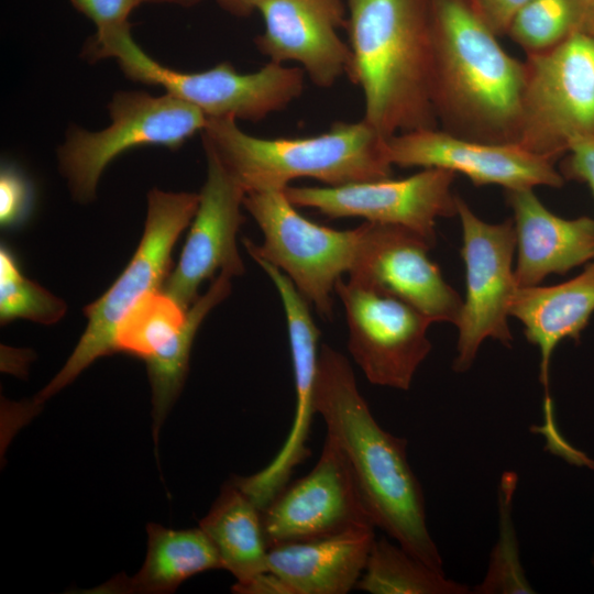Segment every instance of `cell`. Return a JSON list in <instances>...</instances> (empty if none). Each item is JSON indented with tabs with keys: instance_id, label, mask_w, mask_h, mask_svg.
Segmentation results:
<instances>
[{
	"instance_id": "obj_1",
	"label": "cell",
	"mask_w": 594,
	"mask_h": 594,
	"mask_svg": "<svg viewBox=\"0 0 594 594\" xmlns=\"http://www.w3.org/2000/svg\"><path fill=\"white\" fill-rule=\"evenodd\" d=\"M315 404L344 454L375 527L409 553L442 571L426 521L421 485L407 458V441L381 427L361 395L348 359L328 344L319 351Z\"/></svg>"
},
{
	"instance_id": "obj_2",
	"label": "cell",
	"mask_w": 594,
	"mask_h": 594,
	"mask_svg": "<svg viewBox=\"0 0 594 594\" xmlns=\"http://www.w3.org/2000/svg\"><path fill=\"white\" fill-rule=\"evenodd\" d=\"M433 105L441 129L486 143H518L525 62L509 55L470 0H429Z\"/></svg>"
},
{
	"instance_id": "obj_3",
	"label": "cell",
	"mask_w": 594,
	"mask_h": 594,
	"mask_svg": "<svg viewBox=\"0 0 594 594\" xmlns=\"http://www.w3.org/2000/svg\"><path fill=\"white\" fill-rule=\"evenodd\" d=\"M348 76L364 98L363 120L388 139L438 128L429 0H346Z\"/></svg>"
},
{
	"instance_id": "obj_4",
	"label": "cell",
	"mask_w": 594,
	"mask_h": 594,
	"mask_svg": "<svg viewBox=\"0 0 594 594\" xmlns=\"http://www.w3.org/2000/svg\"><path fill=\"white\" fill-rule=\"evenodd\" d=\"M201 136L245 194L285 190L301 177L342 186L392 176L386 139L363 119L336 122L318 135L264 139L233 119L207 118Z\"/></svg>"
},
{
	"instance_id": "obj_5",
	"label": "cell",
	"mask_w": 594,
	"mask_h": 594,
	"mask_svg": "<svg viewBox=\"0 0 594 594\" xmlns=\"http://www.w3.org/2000/svg\"><path fill=\"white\" fill-rule=\"evenodd\" d=\"M84 56L90 62L113 57L128 78L161 86L207 118L260 121L287 108L305 87L306 74L300 67L274 62L248 74L239 73L228 62L197 73L170 69L142 51L131 35L129 22L98 30L87 41Z\"/></svg>"
},
{
	"instance_id": "obj_6",
	"label": "cell",
	"mask_w": 594,
	"mask_h": 594,
	"mask_svg": "<svg viewBox=\"0 0 594 594\" xmlns=\"http://www.w3.org/2000/svg\"><path fill=\"white\" fill-rule=\"evenodd\" d=\"M199 194L153 188L142 240L128 266L112 286L85 307L88 324L72 355L33 400L41 405L73 382L100 356L114 353L116 334L128 314L148 294L158 290L169 265L172 249L194 218Z\"/></svg>"
},
{
	"instance_id": "obj_7",
	"label": "cell",
	"mask_w": 594,
	"mask_h": 594,
	"mask_svg": "<svg viewBox=\"0 0 594 594\" xmlns=\"http://www.w3.org/2000/svg\"><path fill=\"white\" fill-rule=\"evenodd\" d=\"M243 207L264 234L262 245L243 239L249 254L284 271L319 315L331 320L332 293L353 266L359 228L334 230L312 222L297 211L284 190L248 193Z\"/></svg>"
},
{
	"instance_id": "obj_8",
	"label": "cell",
	"mask_w": 594,
	"mask_h": 594,
	"mask_svg": "<svg viewBox=\"0 0 594 594\" xmlns=\"http://www.w3.org/2000/svg\"><path fill=\"white\" fill-rule=\"evenodd\" d=\"M525 68L518 144L554 162L573 142L594 136V37L575 32L528 54Z\"/></svg>"
},
{
	"instance_id": "obj_9",
	"label": "cell",
	"mask_w": 594,
	"mask_h": 594,
	"mask_svg": "<svg viewBox=\"0 0 594 594\" xmlns=\"http://www.w3.org/2000/svg\"><path fill=\"white\" fill-rule=\"evenodd\" d=\"M111 124L97 132L70 128L57 151L59 168L75 200H94L106 166L138 146L179 148L206 125V114L169 94L118 91L108 105Z\"/></svg>"
},
{
	"instance_id": "obj_10",
	"label": "cell",
	"mask_w": 594,
	"mask_h": 594,
	"mask_svg": "<svg viewBox=\"0 0 594 594\" xmlns=\"http://www.w3.org/2000/svg\"><path fill=\"white\" fill-rule=\"evenodd\" d=\"M457 215L462 227L461 256L466 292L457 323L459 337L453 369L465 372L485 339H495L507 346L513 341L508 317L518 288L513 268L516 232L512 220L483 221L459 196Z\"/></svg>"
},
{
	"instance_id": "obj_11",
	"label": "cell",
	"mask_w": 594,
	"mask_h": 594,
	"mask_svg": "<svg viewBox=\"0 0 594 594\" xmlns=\"http://www.w3.org/2000/svg\"><path fill=\"white\" fill-rule=\"evenodd\" d=\"M336 293L345 310L349 351L365 377L374 385L408 389L431 350V319L407 301L351 278H340Z\"/></svg>"
},
{
	"instance_id": "obj_12",
	"label": "cell",
	"mask_w": 594,
	"mask_h": 594,
	"mask_svg": "<svg viewBox=\"0 0 594 594\" xmlns=\"http://www.w3.org/2000/svg\"><path fill=\"white\" fill-rule=\"evenodd\" d=\"M454 177L451 170L431 167L403 179L288 186L284 191L296 207L316 209L331 219L359 217L369 222L400 226L433 246L436 220L457 215V195L451 190Z\"/></svg>"
},
{
	"instance_id": "obj_13",
	"label": "cell",
	"mask_w": 594,
	"mask_h": 594,
	"mask_svg": "<svg viewBox=\"0 0 594 594\" xmlns=\"http://www.w3.org/2000/svg\"><path fill=\"white\" fill-rule=\"evenodd\" d=\"M262 522L268 549L375 527L344 454L329 436L314 469L285 486L262 510Z\"/></svg>"
},
{
	"instance_id": "obj_14",
	"label": "cell",
	"mask_w": 594,
	"mask_h": 594,
	"mask_svg": "<svg viewBox=\"0 0 594 594\" xmlns=\"http://www.w3.org/2000/svg\"><path fill=\"white\" fill-rule=\"evenodd\" d=\"M349 278L385 290L417 308L432 322L457 326L463 299L429 257L432 245L415 231L365 221Z\"/></svg>"
},
{
	"instance_id": "obj_15",
	"label": "cell",
	"mask_w": 594,
	"mask_h": 594,
	"mask_svg": "<svg viewBox=\"0 0 594 594\" xmlns=\"http://www.w3.org/2000/svg\"><path fill=\"white\" fill-rule=\"evenodd\" d=\"M392 165L443 168L466 176L475 186L498 185L505 190L549 186L564 178L554 162L518 143H486L454 135L441 128L398 133L386 139Z\"/></svg>"
},
{
	"instance_id": "obj_16",
	"label": "cell",
	"mask_w": 594,
	"mask_h": 594,
	"mask_svg": "<svg viewBox=\"0 0 594 594\" xmlns=\"http://www.w3.org/2000/svg\"><path fill=\"white\" fill-rule=\"evenodd\" d=\"M204 150L206 182L178 264L164 287V293L185 310L199 297L201 283L217 270L231 276L245 270L235 240L244 222L241 207L245 191L218 156L207 146Z\"/></svg>"
},
{
	"instance_id": "obj_17",
	"label": "cell",
	"mask_w": 594,
	"mask_h": 594,
	"mask_svg": "<svg viewBox=\"0 0 594 594\" xmlns=\"http://www.w3.org/2000/svg\"><path fill=\"white\" fill-rule=\"evenodd\" d=\"M256 12L264 28L255 44L270 62L297 63L320 88L349 74L351 48L338 32L346 26V0H262Z\"/></svg>"
},
{
	"instance_id": "obj_18",
	"label": "cell",
	"mask_w": 594,
	"mask_h": 594,
	"mask_svg": "<svg viewBox=\"0 0 594 594\" xmlns=\"http://www.w3.org/2000/svg\"><path fill=\"white\" fill-rule=\"evenodd\" d=\"M255 262L272 279L283 302L296 392L294 420L280 450L265 468L241 480L248 495L260 506H266L285 488L295 468L309 454L307 442L312 418L317 414L315 392L320 330L311 317L309 302L290 278L266 261Z\"/></svg>"
},
{
	"instance_id": "obj_19",
	"label": "cell",
	"mask_w": 594,
	"mask_h": 594,
	"mask_svg": "<svg viewBox=\"0 0 594 594\" xmlns=\"http://www.w3.org/2000/svg\"><path fill=\"white\" fill-rule=\"evenodd\" d=\"M594 312V262L572 279L552 286L518 287L510 316L524 326L526 339L540 351L539 380L544 389L543 424L537 433L547 441L561 438L549 392V367L554 349L565 338L580 339Z\"/></svg>"
},
{
	"instance_id": "obj_20",
	"label": "cell",
	"mask_w": 594,
	"mask_h": 594,
	"mask_svg": "<svg viewBox=\"0 0 594 594\" xmlns=\"http://www.w3.org/2000/svg\"><path fill=\"white\" fill-rule=\"evenodd\" d=\"M514 213L518 287L536 286L549 274H564L594 258V220L552 213L534 188L506 190Z\"/></svg>"
},
{
	"instance_id": "obj_21",
	"label": "cell",
	"mask_w": 594,
	"mask_h": 594,
	"mask_svg": "<svg viewBox=\"0 0 594 594\" xmlns=\"http://www.w3.org/2000/svg\"><path fill=\"white\" fill-rule=\"evenodd\" d=\"M373 526L268 549V569L293 594H345L355 588L372 544Z\"/></svg>"
},
{
	"instance_id": "obj_22",
	"label": "cell",
	"mask_w": 594,
	"mask_h": 594,
	"mask_svg": "<svg viewBox=\"0 0 594 594\" xmlns=\"http://www.w3.org/2000/svg\"><path fill=\"white\" fill-rule=\"evenodd\" d=\"M146 531L147 551L141 570L132 578L118 575L94 592L166 594L193 575L222 569L215 547L200 527L176 530L148 524Z\"/></svg>"
},
{
	"instance_id": "obj_23",
	"label": "cell",
	"mask_w": 594,
	"mask_h": 594,
	"mask_svg": "<svg viewBox=\"0 0 594 594\" xmlns=\"http://www.w3.org/2000/svg\"><path fill=\"white\" fill-rule=\"evenodd\" d=\"M215 547L222 569L244 583L270 571L262 510L231 480L200 520Z\"/></svg>"
},
{
	"instance_id": "obj_24",
	"label": "cell",
	"mask_w": 594,
	"mask_h": 594,
	"mask_svg": "<svg viewBox=\"0 0 594 594\" xmlns=\"http://www.w3.org/2000/svg\"><path fill=\"white\" fill-rule=\"evenodd\" d=\"M231 275L220 272L208 290L189 307L174 337L145 361L152 387L153 438L155 443L164 420L180 394L189 366L191 345L205 317L231 292Z\"/></svg>"
},
{
	"instance_id": "obj_25",
	"label": "cell",
	"mask_w": 594,
	"mask_h": 594,
	"mask_svg": "<svg viewBox=\"0 0 594 594\" xmlns=\"http://www.w3.org/2000/svg\"><path fill=\"white\" fill-rule=\"evenodd\" d=\"M356 590L372 594H464L468 587L446 578L402 546L374 540Z\"/></svg>"
},
{
	"instance_id": "obj_26",
	"label": "cell",
	"mask_w": 594,
	"mask_h": 594,
	"mask_svg": "<svg viewBox=\"0 0 594 594\" xmlns=\"http://www.w3.org/2000/svg\"><path fill=\"white\" fill-rule=\"evenodd\" d=\"M186 314L187 310L164 292L148 294L119 326L114 351L147 361L180 329Z\"/></svg>"
},
{
	"instance_id": "obj_27",
	"label": "cell",
	"mask_w": 594,
	"mask_h": 594,
	"mask_svg": "<svg viewBox=\"0 0 594 594\" xmlns=\"http://www.w3.org/2000/svg\"><path fill=\"white\" fill-rule=\"evenodd\" d=\"M585 12L581 0H531L514 16L507 35L527 55L543 52L581 31Z\"/></svg>"
},
{
	"instance_id": "obj_28",
	"label": "cell",
	"mask_w": 594,
	"mask_h": 594,
	"mask_svg": "<svg viewBox=\"0 0 594 594\" xmlns=\"http://www.w3.org/2000/svg\"><path fill=\"white\" fill-rule=\"evenodd\" d=\"M66 304L36 283L24 277L11 252L0 250V319L4 324L24 318L43 324L57 322Z\"/></svg>"
},
{
	"instance_id": "obj_29",
	"label": "cell",
	"mask_w": 594,
	"mask_h": 594,
	"mask_svg": "<svg viewBox=\"0 0 594 594\" xmlns=\"http://www.w3.org/2000/svg\"><path fill=\"white\" fill-rule=\"evenodd\" d=\"M517 474L505 472L499 483V538L491 556L490 568L476 593H534L520 565L512 505Z\"/></svg>"
},
{
	"instance_id": "obj_30",
	"label": "cell",
	"mask_w": 594,
	"mask_h": 594,
	"mask_svg": "<svg viewBox=\"0 0 594 594\" xmlns=\"http://www.w3.org/2000/svg\"><path fill=\"white\" fill-rule=\"evenodd\" d=\"M31 191L28 182L12 167H2L0 174V221L12 227L22 221L30 207Z\"/></svg>"
},
{
	"instance_id": "obj_31",
	"label": "cell",
	"mask_w": 594,
	"mask_h": 594,
	"mask_svg": "<svg viewBox=\"0 0 594 594\" xmlns=\"http://www.w3.org/2000/svg\"><path fill=\"white\" fill-rule=\"evenodd\" d=\"M72 6L91 22L105 30L129 22V15L142 0H69Z\"/></svg>"
},
{
	"instance_id": "obj_32",
	"label": "cell",
	"mask_w": 594,
	"mask_h": 594,
	"mask_svg": "<svg viewBox=\"0 0 594 594\" xmlns=\"http://www.w3.org/2000/svg\"><path fill=\"white\" fill-rule=\"evenodd\" d=\"M531 0H470L471 4L497 35L507 34L512 20Z\"/></svg>"
},
{
	"instance_id": "obj_33",
	"label": "cell",
	"mask_w": 594,
	"mask_h": 594,
	"mask_svg": "<svg viewBox=\"0 0 594 594\" xmlns=\"http://www.w3.org/2000/svg\"><path fill=\"white\" fill-rule=\"evenodd\" d=\"M562 173L568 178L586 183L594 194V136L573 142Z\"/></svg>"
},
{
	"instance_id": "obj_34",
	"label": "cell",
	"mask_w": 594,
	"mask_h": 594,
	"mask_svg": "<svg viewBox=\"0 0 594 594\" xmlns=\"http://www.w3.org/2000/svg\"><path fill=\"white\" fill-rule=\"evenodd\" d=\"M234 593L241 594H293L289 586L272 571H266L244 583L232 586Z\"/></svg>"
},
{
	"instance_id": "obj_35",
	"label": "cell",
	"mask_w": 594,
	"mask_h": 594,
	"mask_svg": "<svg viewBox=\"0 0 594 594\" xmlns=\"http://www.w3.org/2000/svg\"><path fill=\"white\" fill-rule=\"evenodd\" d=\"M227 12L237 16H248L256 12L262 0H217Z\"/></svg>"
},
{
	"instance_id": "obj_36",
	"label": "cell",
	"mask_w": 594,
	"mask_h": 594,
	"mask_svg": "<svg viewBox=\"0 0 594 594\" xmlns=\"http://www.w3.org/2000/svg\"><path fill=\"white\" fill-rule=\"evenodd\" d=\"M581 32H585L594 37V8L586 10Z\"/></svg>"
},
{
	"instance_id": "obj_37",
	"label": "cell",
	"mask_w": 594,
	"mask_h": 594,
	"mask_svg": "<svg viewBox=\"0 0 594 594\" xmlns=\"http://www.w3.org/2000/svg\"><path fill=\"white\" fill-rule=\"evenodd\" d=\"M143 2H154V3H169L180 7H193L198 4L202 0H142Z\"/></svg>"
},
{
	"instance_id": "obj_38",
	"label": "cell",
	"mask_w": 594,
	"mask_h": 594,
	"mask_svg": "<svg viewBox=\"0 0 594 594\" xmlns=\"http://www.w3.org/2000/svg\"><path fill=\"white\" fill-rule=\"evenodd\" d=\"M581 1L584 3L586 10L594 8V0H581Z\"/></svg>"
},
{
	"instance_id": "obj_39",
	"label": "cell",
	"mask_w": 594,
	"mask_h": 594,
	"mask_svg": "<svg viewBox=\"0 0 594 594\" xmlns=\"http://www.w3.org/2000/svg\"><path fill=\"white\" fill-rule=\"evenodd\" d=\"M592 563H593V565H594V556H593V559H592Z\"/></svg>"
}]
</instances>
